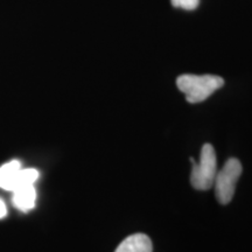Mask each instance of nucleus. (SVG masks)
<instances>
[{
  "label": "nucleus",
  "instance_id": "nucleus-3",
  "mask_svg": "<svg viewBox=\"0 0 252 252\" xmlns=\"http://www.w3.org/2000/svg\"><path fill=\"white\" fill-rule=\"evenodd\" d=\"M242 174V165L238 159L231 158L224 163L222 169L216 174L215 195L217 201L222 204H228L235 194L236 185Z\"/></svg>",
  "mask_w": 252,
  "mask_h": 252
},
{
  "label": "nucleus",
  "instance_id": "nucleus-1",
  "mask_svg": "<svg viewBox=\"0 0 252 252\" xmlns=\"http://www.w3.org/2000/svg\"><path fill=\"white\" fill-rule=\"evenodd\" d=\"M178 89L186 94L187 102L195 104L206 100L224 86V80L216 75L185 74L176 80Z\"/></svg>",
  "mask_w": 252,
  "mask_h": 252
},
{
  "label": "nucleus",
  "instance_id": "nucleus-8",
  "mask_svg": "<svg viewBox=\"0 0 252 252\" xmlns=\"http://www.w3.org/2000/svg\"><path fill=\"white\" fill-rule=\"evenodd\" d=\"M6 215H7V207H6L4 201L0 198V219H4Z\"/></svg>",
  "mask_w": 252,
  "mask_h": 252
},
{
  "label": "nucleus",
  "instance_id": "nucleus-7",
  "mask_svg": "<svg viewBox=\"0 0 252 252\" xmlns=\"http://www.w3.org/2000/svg\"><path fill=\"white\" fill-rule=\"evenodd\" d=\"M174 7L184 8L186 11H193L200 5V0H171Z\"/></svg>",
  "mask_w": 252,
  "mask_h": 252
},
{
  "label": "nucleus",
  "instance_id": "nucleus-2",
  "mask_svg": "<svg viewBox=\"0 0 252 252\" xmlns=\"http://www.w3.org/2000/svg\"><path fill=\"white\" fill-rule=\"evenodd\" d=\"M193 169L190 174L191 186L197 190H208L213 187L217 174V159L214 147L210 144L203 145L201 150L200 161L191 158Z\"/></svg>",
  "mask_w": 252,
  "mask_h": 252
},
{
  "label": "nucleus",
  "instance_id": "nucleus-4",
  "mask_svg": "<svg viewBox=\"0 0 252 252\" xmlns=\"http://www.w3.org/2000/svg\"><path fill=\"white\" fill-rule=\"evenodd\" d=\"M12 202L14 207L23 213H28L34 209L36 203V190L34 184H25L18 186L13 191Z\"/></svg>",
  "mask_w": 252,
  "mask_h": 252
},
{
  "label": "nucleus",
  "instance_id": "nucleus-5",
  "mask_svg": "<svg viewBox=\"0 0 252 252\" xmlns=\"http://www.w3.org/2000/svg\"><path fill=\"white\" fill-rule=\"evenodd\" d=\"M21 171H23V167L18 160L4 163L0 167V188L4 190L13 191L20 180Z\"/></svg>",
  "mask_w": 252,
  "mask_h": 252
},
{
  "label": "nucleus",
  "instance_id": "nucleus-6",
  "mask_svg": "<svg viewBox=\"0 0 252 252\" xmlns=\"http://www.w3.org/2000/svg\"><path fill=\"white\" fill-rule=\"evenodd\" d=\"M115 252H153L152 241L145 234H134L126 237Z\"/></svg>",
  "mask_w": 252,
  "mask_h": 252
}]
</instances>
